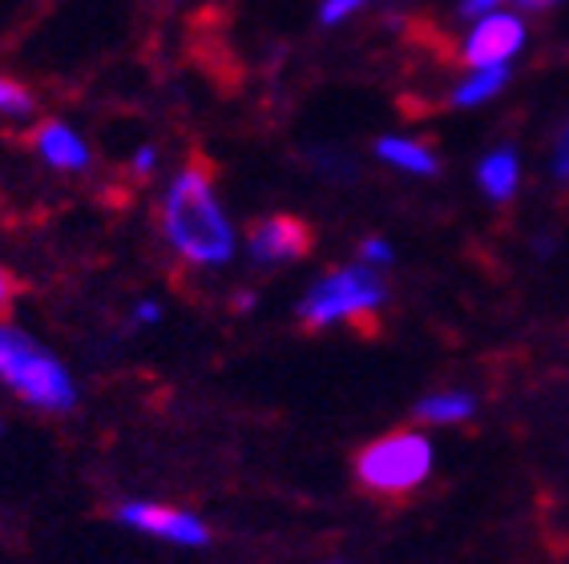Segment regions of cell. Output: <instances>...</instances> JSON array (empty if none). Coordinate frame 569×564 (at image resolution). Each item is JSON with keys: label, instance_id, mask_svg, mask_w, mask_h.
Listing matches in <instances>:
<instances>
[{"label": "cell", "instance_id": "1", "mask_svg": "<svg viewBox=\"0 0 569 564\" xmlns=\"http://www.w3.org/2000/svg\"><path fill=\"white\" fill-rule=\"evenodd\" d=\"M162 230L170 246L198 266H222L234 254V230L214 198V178L202 162H190L162 198Z\"/></svg>", "mask_w": 569, "mask_h": 564}, {"label": "cell", "instance_id": "2", "mask_svg": "<svg viewBox=\"0 0 569 564\" xmlns=\"http://www.w3.org/2000/svg\"><path fill=\"white\" fill-rule=\"evenodd\" d=\"M0 383L41 412H69L77 403L69 371L17 326H0Z\"/></svg>", "mask_w": 569, "mask_h": 564}, {"label": "cell", "instance_id": "3", "mask_svg": "<svg viewBox=\"0 0 569 564\" xmlns=\"http://www.w3.org/2000/svg\"><path fill=\"white\" fill-rule=\"evenodd\" d=\"M428 472H432V444L417 432L383 435L356 456V476L383 496L412 492L417 484H425Z\"/></svg>", "mask_w": 569, "mask_h": 564}, {"label": "cell", "instance_id": "4", "mask_svg": "<svg viewBox=\"0 0 569 564\" xmlns=\"http://www.w3.org/2000/svg\"><path fill=\"white\" fill-rule=\"evenodd\" d=\"M383 303V282L368 266H340L307 291L299 303V315L311 326H328L340 319H356L363 311H376Z\"/></svg>", "mask_w": 569, "mask_h": 564}, {"label": "cell", "instance_id": "5", "mask_svg": "<svg viewBox=\"0 0 569 564\" xmlns=\"http://www.w3.org/2000/svg\"><path fill=\"white\" fill-rule=\"evenodd\" d=\"M118 516H121V524H130V528L153 532V536H166V541H174V544H190V548L210 544V528L198 521L194 512L166 508V504H146V500H130V504H121L118 508Z\"/></svg>", "mask_w": 569, "mask_h": 564}, {"label": "cell", "instance_id": "6", "mask_svg": "<svg viewBox=\"0 0 569 564\" xmlns=\"http://www.w3.org/2000/svg\"><path fill=\"white\" fill-rule=\"evenodd\" d=\"M521 44H526V24L509 17V12H489V17L477 21V29L465 41V61L472 69H493L505 66Z\"/></svg>", "mask_w": 569, "mask_h": 564}, {"label": "cell", "instance_id": "7", "mask_svg": "<svg viewBox=\"0 0 569 564\" xmlns=\"http://www.w3.org/2000/svg\"><path fill=\"white\" fill-rule=\"evenodd\" d=\"M316 242V230L296 214H271L251 230V259L254 262H287L303 259Z\"/></svg>", "mask_w": 569, "mask_h": 564}, {"label": "cell", "instance_id": "8", "mask_svg": "<svg viewBox=\"0 0 569 564\" xmlns=\"http://www.w3.org/2000/svg\"><path fill=\"white\" fill-rule=\"evenodd\" d=\"M33 145H37V153H41L44 162L53 165V170H66V174H73V170H86V165H89L86 141L77 138L66 121H44V125H37Z\"/></svg>", "mask_w": 569, "mask_h": 564}, {"label": "cell", "instance_id": "9", "mask_svg": "<svg viewBox=\"0 0 569 564\" xmlns=\"http://www.w3.org/2000/svg\"><path fill=\"white\" fill-rule=\"evenodd\" d=\"M517 178H521V165H517L513 150L489 153V158L481 162V170H477V182H481V190L489 198H497V202H505V198L517 194Z\"/></svg>", "mask_w": 569, "mask_h": 564}, {"label": "cell", "instance_id": "10", "mask_svg": "<svg viewBox=\"0 0 569 564\" xmlns=\"http://www.w3.org/2000/svg\"><path fill=\"white\" fill-rule=\"evenodd\" d=\"M376 153H380L383 162L400 165V170H408V174H437V158H432V150L428 145H420V141H405V138H380L376 141Z\"/></svg>", "mask_w": 569, "mask_h": 564}, {"label": "cell", "instance_id": "11", "mask_svg": "<svg viewBox=\"0 0 569 564\" xmlns=\"http://www.w3.org/2000/svg\"><path fill=\"white\" fill-rule=\"evenodd\" d=\"M472 395L465 391H445V395H428V400L417 403V420L425 423H457V420H469L472 415Z\"/></svg>", "mask_w": 569, "mask_h": 564}, {"label": "cell", "instance_id": "12", "mask_svg": "<svg viewBox=\"0 0 569 564\" xmlns=\"http://www.w3.org/2000/svg\"><path fill=\"white\" fill-rule=\"evenodd\" d=\"M505 81H509V69L505 66H493V69H477V73L465 81V85L457 89V105H481V101L497 98L505 89Z\"/></svg>", "mask_w": 569, "mask_h": 564}, {"label": "cell", "instance_id": "13", "mask_svg": "<svg viewBox=\"0 0 569 564\" xmlns=\"http://www.w3.org/2000/svg\"><path fill=\"white\" fill-rule=\"evenodd\" d=\"M0 113H9V118H24V113H33V93L9 77H0Z\"/></svg>", "mask_w": 569, "mask_h": 564}, {"label": "cell", "instance_id": "14", "mask_svg": "<svg viewBox=\"0 0 569 564\" xmlns=\"http://www.w3.org/2000/svg\"><path fill=\"white\" fill-rule=\"evenodd\" d=\"M363 0H323V9H319V21L323 24H340L343 17H351V12L360 9Z\"/></svg>", "mask_w": 569, "mask_h": 564}, {"label": "cell", "instance_id": "15", "mask_svg": "<svg viewBox=\"0 0 569 564\" xmlns=\"http://www.w3.org/2000/svg\"><path fill=\"white\" fill-rule=\"evenodd\" d=\"M363 262H392V246L383 239H368L363 242Z\"/></svg>", "mask_w": 569, "mask_h": 564}, {"label": "cell", "instance_id": "16", "mask_svg": "<svg viewBox=\"0 0 569 564\" xmlns=\"http://www.w3.org/2000/svg\"><path fill=\"white\" fill-rule=\"evenodd\" d=\"M497 4H501V0H465V4H460V12H465V17H481V12L489 17Z\"/></svg>", "mask_w": 569, "mask_h": 564}, {"label": "cell", "instance_id": "17", "mask_svg": "<svg viewBox=\"0 0 569 564\" xmlns=\"http://www.w3.org/2000/svg\"><path fill=\"white\" fill-rule=\"evenodd\" d=\"M133 170H138V174H150V170H153V150H150V145H142V150H138V158H133Z\"/></svg>", "mask_w": 569, "mask_h": 564}, {"label": "cell", "instance_id": "18", "mask_svg": "<svg viewBox=\"0 0 569 564\" xmlns=\"http://www.w3.org/2000/svg\"><path fill=\"white\" fill-rule=\"evenodd\" d=\"M553 170H558V178H569V133L561 138V150H558V162H553Z\"/></svg>", "mask_w": 569, "mask_h": 564}, {"label": "cell", "instance_id": "19", "mask_svg": "<svg viewBox=\"0 0 569 564\" xmlns=\"http://www.w3.org/2000/svg\"><path fill=\"white\" fill-rule=\"evenodd\" d=\"M9 299H12V279H9V271L0 266V311L9 306Z\"/></svg>", "mask_w": 569, "mask_h": 564}, {"label": "cell", "instance_id": "20", "mask_svg": "<svg viewBox=\"0 0 569 564\" xmlns=\"http://www.w3.org/2000/svg\"><path fill=\"white\" fill-rule=\"evenodd\" d=\"M158 315H162V311H158V303H142V306H138V323H153Z\"/></svg>", "mask_w": 569, "mask_h": 564}, {"label": "cell", "instance_id": "21", "mask_svg": "<svg viewBox=\"0 0 569 564\" xmlns=\"http://www.w3.org/2000/svg\"><path fill=\"white\" fill-rule=\"evenodd\" d=\"M521 9H533V12H546V9H553V4H561V0H517Z\"/></svg>", "mask_w": 569, "mask_h": 564}]
</instances>
